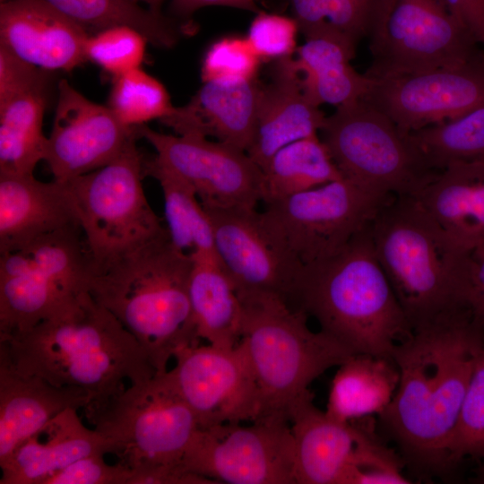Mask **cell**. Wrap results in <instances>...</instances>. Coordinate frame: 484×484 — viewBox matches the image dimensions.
Returning <instances> with one entry per match:
<instances>
[{
    "label": "cell",
    "instance_id": "8992f818",
    "mask_svg": "<svg viewBox=\"0 0 484 484\" xmlns=\"http://www.w3.org/2000/svg\"><path fill=\"white\" fill-rule=\"evenodd\" d=\"M238 297L243 307L238 343L256 385L255 420L290 422L293 406L310 391L311 383L355 353L324 332L311 330L308 316L281 297Z\"/></svg>",
    "mask_w": 484,
    "mask_h": 484
},
{
    "label": "cell",
    "instance_id": "2e32d148",
    "mask_svg": "<svg viewBox=\"0 0 484 484\" xmlns=\"http://www.w3.org/2000/svg\"><path fill=\"white\" fill-rule=\"evenodd\" d=\"M164 372L172 388L194 413L199 428L255 420V382L239 343L233 348L192 345L178 350Z\"/></svg>",
    "mask_w": 484,
    "mask_h": 484
},
{
    "label": "cell",
    "instance_id": "ba28073f",
    "mask_svg": "<svg viewBox=\"0 0 484 484\" xmlns=\"http://www.w3.org/2000/svg\"><path fill=\"white\" fill-rule=\"evenodd\" d=\"M321 132L342 177L367 190L418 198L439 173L410 133L363 99L336 107Z\"/></svg>",
    "mask_w": 484,
    "mask_h": 484
},
{
    "label": "cell",
    "instance_id": "74e56055",
    "mask_svg": "<svg viewBox=\"0 0 484 484\" xmlns=\"http://www.w3.org/2000/svg\"><path fill=\"white\" fill-rule=\"evenodd\" d=\"M147 43L138 30L128 26H114L90 34L85 54L87 61L115 77L141 67Z\"/></svg>",
    "mask_w": 484,
    "mask_h": 484
},
{
    "label": "cell",
    "instance_id": "30bf717a",
    "mask_svg": "<svg viewBox=\"0 0 484 484\" xmlns=\"http://www.w3.org/2000/svg\"><path fill=\"white\" fill-rule=\"evenodd\" d=\"M374 78L454 66L484 53L443 0H376L369 28Z\"/></svg>",
    "mask_w": 484,
    "mask_h": 484
},
{
    "label": "cell",
    "instance_id": "5bb4252c",
    "mask_svg": "<svg viewBox=\"0 0 484 484\" xmlns=\"http://www.w3.org/2000/svg\"><path fill=\"white\" fill-rule=\"evenodd\" d=\"M182 466L216 484H297L290 422L258 419L198 428Z\"/></svg>",
    "mask_w": 484,
    "mask_h": 484
},
{
    "label": "cell",
    "instance_id": "d590c367",
    "mask_svg": "<svg viewBox=\"0 0 484 484\" xmlns=\"http://www.w3.org/2000/svg\"><path fill=\"white\" fill-rule=\"evenodd\" d=\"M304 36L329 26L356 42L368 34L376 0H290Z\"/></svg>",
    "mask_w": 484,
    "mask_h": 484
},
{
    "label": "cell",
    "instance_id": "7402d4cb",
    "mask_svg": "<svg viewBox=\"0 0 484 484\" xmlns=\"http://www.w3.org/2000/svg\"><path fill=\"white\" fill-rule=\"evenodd\" d=\"M76 223L80 220L66 182L0 173V254Z\"/></svg>",
    "mask_w": 484,
    "mask_h": 484
},
{
    "label": "cell",
    "instance_id": "f1b7e54d",
    "mask_svg": "<svg viewBox=\"0 0 484 484\" xmlns=\"http://www.w3.org/2000/svg\"><path fill=\"white\" fill-rule=\"evenodd\" d=\"M399 383V371L391 359L357 353L333 377L325 413L350 422L379 416L390 404Z\"/></svg>",
    "mask_w": 484,
    "mask_h": 484
},
{
    "label": "cell",
    "instance_id": "d6a6232c",
    "mask_svg": "<svg viewBox=\"0 0 484 484\" xmlns=\"http://www.w3.org/2000/svg\"><path fill=\"white\" fill-rule=\"evenodd\" d=\"M6 0H1L4 2ZM85 29L95 32L128 26L142 33L148 43L159 48L173 47L178 32L168 19L140 5L134 0H41Z\"/></svg>",
    "mask_w": 484,
    "mask_h": 484
},
{
    "label": "cell",
    "instance_id": "ac0fdd59",
    "mask_svg": "<svg viewBox=\"0 0 484 484\" xmlns=\"http://www.w3.org/2000/svg\"><path fill=\"white\" fill-rule=\"evenodd\" d=\"M204 208V207H203ZM219 263L238 296L272 294L286 301L301 265L252 208H204Z\"/></svg>",
    "mask_w": 484,
    "mask_h": 484
},
{
    "label": "cell",
    "instance_id": "603a6c76",
    "mask_svg": "<svg viewBox=\"0 0 484 484\" xmlns=\"http://www.w3.org/2000/svg\"><path fill=\"white\" fill-rule=\"evenodd\" d=\"M67 409L22 441L0 463V484H44L60 470L94 454H110L109 441Z\"/></svg>",
    "mask_w": 484,
    "mask_h": 484
},
{
    "label": "cell",
    "instance_id": "ffe728a7",
    "mask_svg": "<svg viewBox=\"0 0 484 484\" xmlns=\"http://www.w3.org/2000/svg\"><path fill=\"white\" fill-rule=\"evenodd\" d=\"M89 36L41 0L0 4V44L40 69L69 72L86 62Z\"/></svg>",
    "mask_w": 484,
    "mask_h": 484
},
{
    "label": "cell",
    "instance_id": "ab89813d",
    "mask_svg": "<svg viewBox=\"0 0 484 484\" xmlns=\"http://www.w3.org/2000/svg\"><path fill=\"white\" fill-rule=\"evenodd\" d=\"M298 31L294 17L259 13L252 21L246 38L261 60H279L291 56Z\"/></svg>",
    "mask_w": 484,
    "mask_h": 484
},
{
    "label": "cell",
    "instance_id": "6da1fadb",
    "mask_svg": "<svg viewBox=\"0 0 484 484\" xmlns=\"http://www.w3.org/2000/svg\"><path fill=\"white\" fill-rule=\"evenodd\" d=\"M483 341L484 324L459 307L414 329L393 349L399 383L377 416L379 430L419 480H445L455 471L448 446Z\"/></svg>",
    "mask_w": 484,
    "mask_h": 484
},
{
    "label": "cell",
    "instance_id": "60d3db41",
    "mask_svg": "<svg viewBox=\"0 0 484 484\" xmlns=\"http://www.w3.org/2000/svg\"><path fill=\"white\" fill-rule=\"evenodd\" d=\"M104 455L82 457L56 472L44 484H128L133 470L118 462L109 464Z\"/></svg>",
    "mask_w": 484,
    "mask_h": 484
},
{
    "label": "cell",
    "instance_id": "e0dca14e",
    "mask_svg": "<svg viewBox=\"0 0 484 484\" xmlns=\"http://www.w3.org/2000/svg\"><path fill=\"white\" fill-rule=\"evenodd\" d=\"M371 79L363 99L405 133L451 121L484 105V53L454 66Z\"/></svg>",
    "mask_w": 484,
    "mask_h": 484
},
{
    "label": "cell",
    "instance_id": "cb8c5ba5",
    "mask_svg": "<svg viewBox=\"0 0 484 484\" xmlns=\"http://www.w3.org/2000/svg\"><path fill=\"white\" fill-rule=\"evenodd\" d=\"M261 91L256 79L239 84L203 82L186 105L174 107L160 122L178 135L212 136L247 151L255 138Z\"/></svg>",
    "mask_w": 484,
    "mask_h": 484
},
{
    "label": "cell",
    "instance_id": "8fae6325",
    "mask_svg": "<svg viewBox=\"0 0 484 484\" xmlns=\"http://www.w3.org/2000/svg\"><path fill=\"white\" fill-rule=\"evenodd\" d=\"M88 419L109 441L110 454L132 470L182 466L199 428L164 373L128 385Z\"/></svg>",
    "mask_w": 484,
    "mask_h": 484
},
{
    "label": "cell",
    "instance_id": "4316f807",
    "mask_svg": "<svg viewBox=\"0 0 484 484\" xmlns=\"http://www.w3.org/2000/svg\"><path fill=\"white\" fill-rule=\"evenodd\" d=\"M417 199L461 246L484 241V161L449 164Z\"/></svg>",
    "mask_w": 484,
    "mask_h": 484
},
{
    "label": "cell",
    "instance_id": "3957f363",
    "mask_svg": "<svg viewBox=\"0 0 484 484\" xmlns=\"http://www.w3.org/2000/svg\"><path fill=\"white\" fill-rule=\"evenodd\" d=\"M370 225L337 253L303 265L287 302L355 354L393 359L412 329L377 260Z\"/></svg>",
    "mask_w": 484,
    "mask_h": 484
},
{
    "label": "cell",
    "instance_id": "4dcf8cb0",
    "mask_svg": "<svg viewBox=\"0 0 484 484\" xmlns=\"http://www.w3.org/2000/svg\"><path fill=\"white\" fill-rule=\"evenodd\" d=\"M145 176L160 184L164 198L166 228L172 243L193 258L217 257L209 216L194 188L156 156L143 160Z\"/></svg>",
    "mask_w": 484,
    "mask_h": 484
},
{
    "label": "cell",
    "instance_id": "d6986e66",
    "mask_svg": "<svg viewBox=\"0 0 484 484\" xmlns=\"http://www.w3.org/2000/svg\"><path fill=\"white\" fill-rule=\"evenodd\" d=\"M138 126L121 123L108 106L95 103L63 79L44 160L54 179L66 182L111 162L134 139Z\"/></svg>",
    "mask_w": 484,
    "mask_h": 484
},
{
    "label": "cell",
    "instance_id": "f35d334b",
    "mask_svg": "<svg viewBox=\"0 0 484 484\" xmlns=\"http://www.w3.org/2000/svg\"><path fill=\"white\" fill-rule=\"evenodd\" d=\"M261 58L247 39L228 36L213 42L202 63V80L239 84L255 79Z\"/></svg>",
    "mask_w": 484,
    "mask_h": 484
},
{
    "label": "cell",
    "instance_id": "1f68e13d",
    "mask_svg": "<svg viewBox=\"0 0 484 484\" xmlns=\"http://www.w3.org/2000/svg\"><path fill=\"white\" fill-rule=\"evenodd\" d=\"M262 171L261 195L264 204L343 177L317 135L282 147Z\"/></svg>",
    "mask_w": 484,
    "mask_h": 484
},
{
    "label": "cell",
    "instance_id": "484cf974",
    "mask_svg": "<svg viewBox=\"0 0 484 484\" xmlns=\"http://www.w3.org/2000/svg\"><path fill=\"white\" fill-rule=\"evenodd\" d=\"M305 38L295 62L304 91L313 102L339 107L367 96L372 79L350 64L355 40L329 26L319 27Z\"/></svg>",
    "mask_w": 484,
    "mask_h": 484
},
{
    "label": "cell",
    "instance_id": "7bdbcfd3",
    "mask_svg": "<svg viewBox=\"0 0 484 484\" xmlns=\"http://www.w3.org/2000/svg\"><path fill=\"white\" fill-rule=\"evenodd\" d=\"M465 300L475 318L484 324V241L471 250L470 280Z\"/></svg>",
    "mask_w": 484,
    "mask_h": 484
},
{
    "label": "cell",
    "instance_id": "f6af8a7d",
    "mask_svg": "<svg viewBox=\"0 0 484 484\" xmlns=\"http://www.w3.org/2000/svg\"><path fill=\"white\" fill-rule=\"evenodd\" d=\"M174 11L188 15L206 6H228L246 11H257L255 0H171Z\"/></svg>",
    "mask_w": 484,
    "mask_h": 484
},
{
    "label": "cell",
    "instance_id": "836d02e7",
    "mask_svg": "<svg viewBox=\"0 0 484 484\" xmlns=\"http://www.w3.org/2000/svg\"><path fill=\"white\" fill-rule=\"evenodd\" d=\"M410 134L437 171L455 162L484 161V105Z\"/></svg>",
    "mask_w": 484,
    "mask_h": 484
},
{
    "label": "cell",
    "instance_id": "7c38bea8",
    "mask_svg": "<svg viewBox=\"0 0 484 484\" xmlns=\"http://www.w3.org/2000/svg\"><path fill=\"white\" fill-rule=\"evenodd\" d=\"M394 195L341 177L265 204L263 219L301 266L341 250Z\"/></svg>",
    "mask_w": 484,
    "mask_h": 484
},
{
    "label": "cell",
    "instance_id": "f546056e",
    "mask_svg": "<svg viewBox=\"0 0 484 484\" xmlns=\"http://www.w3.org/2000/svg\"><path fill=\"white\" fill-rule=\"evenodd\" d=\"M193 259L189 301L197 335L209 344L233 348L240 341L243 318L238 292L217 257Z\"/></svg>",
    "mask_w": 484,
    "mask_h": 484
},
{
    "label": "cell",
    "instance_id": "52a82bcc",
    "mask_svg": "<svg viewBox=\"0 0 484 484\" xmlns=\"http://www.w3.org/2000/svg\"><path fill=\"white\" fill-rule=\"evenodd\" d=\"M95 272L80 223L0 254V339L30 330L89 291Z\"/></svg>",
    "mask_w": 484,
    "mask_h": 484
},
{
    "label": "cell",
    "instance_id": "44dd1931",
    "mask_svg": "<svg viewBox=\"0 0 484 484\" xmlns=\"http://www.w3.org/2000/svg\"><path fill=\"white\" fill-rule=\"evenodd\" d=\"M269 84H262L255 138L248 155L263 170L282 147L317 135L325 115L306 94L291 56L276 60Z\"/></svg>",
    "mask_w": 484,
    "mask_h": 484
},
{
    "label": "cell",
    "instance_id": "9c48e42d",
    "mask_svg": "<svg viewBox=\"0 0 484 484\" xmlns=\"http://www.w3.org/2000/svg\"><path fill=\"white\" fill-rule=\"evenodd\" d=\"M136 140L104 167L66 181L96 270L166 229L144 194Z\"/></svg>",
    "mask_w": 484,
    "mask_h": 484
},
{
    "label": "cell",
    "instance_id": "7a4b0ae2",
    "mask_svg": "<svg viewBox=\"0 0 484 484\" xmlns=\"http://www.w3.org/2000/svg\"><path fill=\"white\" fill-rule=\"evenodd\" d=\"M0 354L22 373L83 390L87 419L123 392L125 383L158 374L133 334L89 291L30 330L0 339Z\"/></svg>",
    "mask_w": 484,
    "mask_h": 484
},
{
    "label": "cell",
    "instance_id": "e575fe53",
    "mask_svg": "<svg viewBox=\"0 0 484 484\" xmlns=\"http://www.w3.org/2000/svg\"><path fill=\"white\" fill-rule=\"evenodd\" d=\"M108 107L132 127L161 121L174 109L164 85L141 67L113 77Z\"/></svg>",
    "mask_w": 484,
    "mask_h": 484
},
{
    "label": "cell",
    "instance_id": "4fadbf2b",
    "mask_svg": "<svg viewBox=\"0 0 484 484\" xmlns=\"http://www.w3.org/2000/svg\"><path fill=\"white\" fill-rule=\"evenodd\" d=\"M297 484H346L356 470H403L398 452L386 445L375 417L341 422L314 403L311 391L290 414Z\"/></svg>",
    "mask_w": 484,
    "mask_h": 484
},
{
    "label": "cell",
    "instance_id": "5b68a950",
    "mask_svg": "<svg viewBox=\"0 0 484 484\" xmlns=\"http://www.w3.org/2000/svg\"><path fill=\"white\" fill-rule=\"evenodd\" d=\"M377 260L412 329L466 306L471 250L417 198L393 196L370 225ZM469 308V307H468Z\"/></svg>",
    "mask_w": 484,
    "mask_h": 484
},
{
    "label": "cell",
    "instance_id": "277c9868",
    "mask_svg": "<svg viewBox=\"0 0 484 484\" xmlns=\"http://www.w3.org/2000/svg\"><path fill=\"white\" fill-rule=\"evenodd\" d=\"M194 259L166 229L98 268L89 292L130 332L158 374L175 354L201 340L189 301Z\"/></svg>",
    "mask_w": 484,
    "mask_h": 484
},
{
    "label": "cell",
    "instance_id": "83f0119b",
    "mask_svg": "<svg viewBox=\"0 0 484 484\" xmlns=\"http://www.w3.org/2000/svg\"><path fill=\"white\" fill-rule=\"evenodd\" d=\"M48 73L0 96V173L33 175L36 165L44 160L48 137L42 122L50 92Z\"/></svg>",
    "mask_w": 484,
    "mask_h": 484
},
{
    "label": "cell",
    "instance_id": "9a60e30c",
    "mask_svg": "<svg viewBox=\"0 0 484 484\" xmlns=\"http://www.w3.org/2000/svg\"><path fill=\"white\" fill-rule=\"evenodd\" d=\"M140 138L155 149L156 158L185 179L204 208H252L262 202L263 171L247 151L199 134L172 135L146 125Z\"/></svg>",
    "mask_w": 484,
    "mask_h": 484
},
{
    "label": "cell",
    "instance_id": "d4e9b609",
    "mask_svg": "<svg viewBox=\"0 0 484 484\" xmlns=\"http://www.w3.org/2000/svg\"><path fill=\"white\" fill-rule=\"evenodd\" d=\"M87 393L18 371L0 354V463L26 438L67 409L87 408Z\"/></svg>",
    "mask_w": 484,
    "mask_h": 484
},
{
    "label": "cell",
    "instance_id": "8d00e7d4",
    "mask_svg": "<svg viewBox=\"0 0 484 484\" xmlns=\"http://www.w3.org/2000/svg\"><path fill=\"white\" fill-rule=\"evenodd\" d=\"M448 451L454 470L465 459L484 460V341L474 364Z\"/></svg>",
    "mask_w": 484,
    "mask_h": 484
},
{
    "label": "cell",
    "instance_id": "bcb514c9",
    "mask_svg": "<svg viewBox=\"0 0 484 484\" xmlns=\"http://www.w3.org/2000/svg\"><path fill=\"white\" fill-rule=\"evenodd\" d=\"M138 3H144L148 8L156 13L161 14L160 8L165 0H134Z\"/></svg>",
    "mask_w": 484,
    "mask_h": 484
},
{
    "label": "cell",
    "instance_id": "b9f144b4",
    "mask_svg": "<svg viewBox=\"0 0 484 484\" xmlns=\"http://www.w3.org/2000/svg\"><path fill=\"white\" fill-rule=\"evenodd\" d=\"M128 484H216V482L206 477L189 472L179 465L133 470Z\"/></svg>",
    "mask_w": 484,
    "mask_h": 484
},
{
    "label": "cell",
    "instance_id": "ee69618b",
    "mask_svg": "<svg viewBox=\"0 0 484 484\" xmlns=\"http://www.w3.org/2000/svg\"><path fill=\"white\" fill-rule=\"evenodd\" d=\"M484 49V0H443Z\"/></svg>",
    "mask_w": 484,
    "mask_h": 484
}]
</instances>
